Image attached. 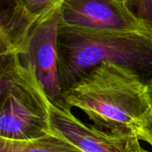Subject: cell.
<instances>
[{
	"label": "cell",
	"instance_id": "cell-11",
	"mask_svg": "<svg viewBox=\"0 0 152 152\" xmlns=\"http://www.w3.org/2000/svg\"><path fill=\"white\" fill-rule=\"evenodd\" d=\"M119 1L123 2L127 6V8L131 11V12L134 15H135V11H136V7H137L138 0H119Z\"/></svg>",
	"mask_w": 152,
	"mask_h": 152
},
{
	"label": "cell",
	"instance_id": "cell-10",
	"mask_svg": "<svg viewBox=\"0 0 152 152\" xmlns=\"http://www.w3.org/2000/svg\"><path fill=\"white\" fill-rule=\"evenodd\" d=\"M138 137L141 141L149 143L152 147V113L147 118Z\"/></svg>",
	"mask_w": 152,
	"mask_h": 152
},
{
	"label": "cell",
	"instance_id": "cell-5",
	"mask_svg": "<svg viewBox=\"0 0 152 152\" xmlns=\"http://www.w3.org/2000/svg\"><path fill=\"white\" fill-rule=\"evenodd\" d=\"M52 133L66 139L84 152H151L135 135L118 134L86 125L63 101H50Z\"/></svg>",
	"mask_w": 152,
	"mask_h": 152
},
{
	"label": "cell",
	"instance_id": "cell-7",
	"mask_svg": "<svg viewBox=\"0 0 152 152\" xmlns=\"http://www.w3.org/2000/svg\"><path fill=\"white\" fill-rule=\"evenodd\" d=\"M0 53H20L31 28L62 0H0Z\"/></svg>",
	"mask_w": 152,
	"mask_h": 152
},
{
	"label": "cell",
	"instance_id": "cell-2",
	"mask_svg": "<svg viewBox=\"0 0 152 152\" xmlns=\"http://www.w3.org/2000/svg\"><path fill=\"white\" fill-rule=\"evenodd\" d=\"M59 81L62 91L93 68L113 63L152 85V36L141 32H88L60 25Z\"/></svg>",
	"mask_w": 152,
	"mask_h": 152
},
{
	"label": "cell",
	"instance_id": "cell-8",
	"mask_svg": "<svg viewBox=\"0 0 152 152\" xmlns=\"http://www.w3.org/2000/svg\"><path fill=\"white\" fill-rule=\"evenodd\" d=\"M0 152H84L66 139L51 133L29 141L0 138Z\"/></svg>",
	"mask_w": 152,
	"mask_h": 152
},
{
	"label": "cell",
	"instance_id": "cell-9",
	"mask_svg": "<svg viewBox=\"0 0 152 152\" xmlns=\"http://www.w3.org/2000/svg\"><path fill=\"white\" fill-rule=\"evenodd\" d=\"M135 16L152 36V0H138Z\"/></svg>",
	"mask_w": 152,
	"mask_h": 152
},
{
	"label": "cell",
	"instance_id": "cell-1",
	"mask_svg": "<svg viewBox=\"0 0 152 152\" xmlns=\"http://www.w3.org/2000/svg\"><path fill=\"white\" fill-rule=\"evenodd\" d=\"M62 101L83 111L96 127L118 134L138 136L152 113L150 85L132 69L108 62L71 85Z\"/></svg>",
	"mask_w": 152,
	"mask_h": 152
},
{
	"label": "cell",
	"instance_id": "cell-4",
	"mask_svg": "<svg viewBox=\"0 0 152 152\" xmlns=\"http://www.w3.org/2000/svg\"><path fill=\"white\" fill-rule=\"evenodd\" d=\"M60 25L88 32L149 34L142 22L119 0H62Z\"/></svg>",
	"mask_w": 152,
	"mask_h": 152
},
{
	"label": "cell",
	"instance_id": "cell-12",
	"mask_svg": "<svg viewBox=\"0 0 152 152\" xmlns=\"http://www.w3.org/2000/svg\"><path fill=\"white\" fill-rule=\"evenodd\" d=\"M151 94H152V85L151 86Z\"/></svg>",
	"mask_w": 152,
	"mask_h": 152
},
{
	"label": "cell",
	"instance_id": "cell-6",
	"mask_svg": "<svg viewBox=\"0 0 152 152\" xmlns=\"http://www.w3.org/2000/svg\"><path fill=\"white\" fill-rule=\"evenodd\" d=\"M59 27L60 5L31 28L20 53L21 60L33 67L51 102L62 101L58 69Z\"/></svg>",
	"mask_w": 152,
	"mask_h": 152
},
{
	"label": "cell",
	"instance_id": "cell-3",
	"mask_svg": "<svg viewBox=\"0 0 152 152\" xmlns=\"http://www.w3.org/2000/svg\"><path fill=\"white\" fill-rule=\"evenodd\" d=\"M0 138L29 141L52 133L50 99L17 53H0Z\"/></svg>",
	"mask_w": 152,
	"mask_h": 152
}]
</instances>
